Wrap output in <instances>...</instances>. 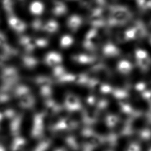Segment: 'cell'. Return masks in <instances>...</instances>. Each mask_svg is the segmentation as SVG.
<instances>
[{
    "label": "cell",
    "instance_id": "cell-1",
    "mask_svg": "<svg viewBox=\"0 0 151 151\" xmlns=\"http://www.w3.org/2000/svg\"><path fill=\"white\" fill-rule=\"evenodd\" d=\"M46 60L48 64L54 65L60 63L61 61V57L58 54L51 52L48 54Z\"/></svg>",
    "mask_w": 151,
    "mask_h": 151
},
{
    "label": "cell",
    "instance_id": "cell-2",
    "mask_svg": "<svg viewBox=\"0 0 151 151\" xmlns=\"http://www.w3.org/2000/svg\"><path fill=\"white\" fill-rule=\"evenodd\" d=\"M81 23V20L77 16L71 17L68 21V25L71 29H76L79 27Z\"/></svg>",
    "mask_w": 151,
    "mask_h": 151
},
{
    "label": "cell",
    "instance_id": "cell-3",
    "mask_svg": "<svg viewBox=\"0 0 151 151\" xmlns=\"http://www.w3.org/2000/svg\"><path fill=\"white\" fill-rule=\"evenodd\" d=\"M119 64V69L122 73H127L131 69V65L127 61H122Z\"/></svg>",
    "mask_w": 151,
    "mask_h": 151
},
{
    "label": "cell",
    "instance_id": "cell-4",
    "mask_svg": "<svg viewBox=\"0 0 151 151\" xmlns=\"http://www.w3.org/2000/svg\"><path fill=\"white\" fill-rule=\"evenodd\" d=\"M10 24L15 29L18 30H21L24 28V24L16 18H12L10 20Z\"/></svg>",
    "mask_w": 151,
    "mask_h": 151
},
{
    "label": "cell",
    "instance_id": "cell-5",
    "mask_svg": "<svg viewBox=\"0 0 151 151\" xmlns=\"http://www.w3.org/2000/svg\"><path fill=\"white\" fill-rule=\"evenodd\" d=\"M73 42V39L68 35L64 36L61 40V45L63 47H67L70 46Z\"/></svg>",
    "mask_w": 151,
    "mask_h": 151
},
{
    "label": "cell",
    "instance_id": "cell-6",
    "mask_svg": "<svg viewBox=\"0 0 151 151\" xmlns=\"http://www.w3.org/2000/svg\"><path fill=\"white\" fill-rule=\"evenodd\" d=\"M136 56L140 60H143L145 59L147 57V54L146 51L141 50H139L136 51Z\"/></svg>",
    "mask_w": 151,
    "mask_h": 151
},
{
    "label": "cell",
    "instance_id": "cell-7",
    "mask_svg": "<svg viewBox=\"0 0 151 151\" xmlns=\"http://www.w3.org/2000/svg\"><path fill=\"white\" fill-rule=\"evenodd\" d=\"M47 28L49 31H53L57 28V24L54 22H50L47 26Z\"/></svg>",
    "mask_w": 151,
    "mask_h": 151
},
{
    "label": "cell",
    "instance_id": "cell-8",
    "mask_svg": "<svg viewBox=\"0 0 151 151\" xmlns=\"http://www.w3.org/2000/svg\"><path fill=\"white\" fill-rule=\"evenodd\" d=\"M4 41V37L1 34H0V43H2Z\"/></svg>",
    "mask_w": 151,
    "mask_h": 151
}]
</instances>
